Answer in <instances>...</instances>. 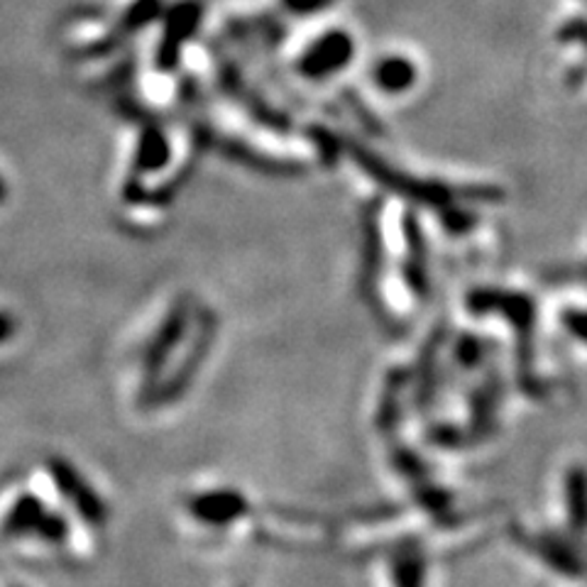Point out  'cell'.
Returning a JSON list of instances; mask_svg holds the SVG:
<instances>
[{
    "instance_id": "obj_8",
    "label": "cell",
    "mask_w": 587,
    "mask_h": 587,
    "mask_svg": "<svg viewBox=\"0 0 587 587\" xmlns=\"http://www.w3.org/2000/svg\"><path fill=\"white\" fill-rule=\"evenodd\" d=\"M287 10L297 15H309V13H319V10L328 8L336 3V0H282Z\"/></svg>"
},
{
    "instance_id": "obj_3",
    "label": "cell",
    "mask_w": 587,
    "mask_h": 587,
    "mask_svg": "<svg viewBox=\"0 0 587 587\" xmlns=\"http://www.w3.org/2000/svg\"><path fill=\"white\" fill-rule=\"evenodd\" d=\"M372 78L385 93H404L416 84V66L407 57H382L372 68Z\"/></svg>"
},
{
    "instance_id": "obj_11",
    "label": "cell",
    "mask_w": 587,
    "mask_h": 587,
    "mask_svg": "<svg viewBox=\"0 0 587 587\" xmlns=\"http://www.w3.org/2000/svg\"><path fill=\"white\" fill-rule=\"evenodd\" d=\"M5 196H8V189H5V184H3V179H0V203H3V201H5Z\"/></svg>"
},
{
    "instance_id": "obj_7",
    "label": "cell",
    "mask_w": 587,
    "mask_h": 587,
    "mask_svg": "<svg viewBox=\"0 0 587 587\" xmlns=\"http://www.w3.org/2000/svg\"><path fill=\"white\" fill-rule=\"evenodd\" d=\"M160 8H162L160 0H140V3H135L130 10H127L123 27L125 29H140V27H145L157 13H160Z\"/></svg>"
},
{
    "instance_id": "obj_5",
    "label": "cell",
    "mask_w": 587,
    "mask_h": 587,
    "mask_svg": "<svg viewBox=\"0 0 587 587\" xmlns=\"http://www.w3.org/2000/svg\"><path fill=\"white\" fill-rule=\"evenodd\" d=\"M166 160H170V147H166L164 135L160 130H147L140 145V157H137L140 170L142 172L160 170V166L166 164Z\"/></svg>"
},
{
    "instance_id": "obj_6",
    "label": "cell",
    "mask_w": 587,
    "mask_h": 587,
    "mask_svg": "<svg viewBox=\"0 0 587 587\" xmlns=\"http://www.w3.org/2000/svg\"><path fill=\"white\" fill-rule=\"evenodd\" d=\"M561 326L567 330V336L587 348V309H563Z\"/></svg>"
},
{
    "instance_id": "obj_2",
    "label": "cell",
    "mask_w": 587,
    "mask_h": 587,
    "mask_svg": "<svg viewBox=\"0 0 587 587\" xmlns=\"http://www.w3.org/2000/svg\"><path fill=\"white\" fill-rule=\"evenodd\" d=\"M201 10L196 3H182L179 8L172 10L170 20H166V29H164V42L157 52V59L164 68H172L176 64V57H179V49L186 42L196 25H199Z\"/></svg>"
},
{
    "instance_id": "obj_9",
    "label": "cell",
    "mask_w": 587,
    "mask_h": 587,
    "mask_svg": "<svg viewBox=\"0 0 587 587\" xmlns=\"http://www.w3.org/2000/svg\"><path fill=\"white\" fill-rule=\"evenodd\" d=\"M561 39L563 42H585L587 45V23L585 20H571L563 29H561Z\"/></svg>"
},
{
    "instance_id": "obj_10",
    "label": "cell",
    "mask_w": 587,
    "mask_h": 587,
    "mask_svg": "<svg viewBox=\"0 0 587 587\" xmlns=\"http://www.w3.org/2000/svg\"><path fill=\"white\" fill-rule=\"evenodd\" d=\"M8 333H10V319L0 313V338H5Z\"/></svg>"
},
{
    "instance_id": "obj_1",
    "label": "cell",
    "mask_w": 587,
    "mask_h": 587,
    "mask_svg": "<svg viewBox=\"0 0 587 587\" xmlns=\"http://www.w3.org/2000/svg\"><path fill=\"white\" fill-rule=\"evenodd\" d=\"M352 57H355V39L342 29H330L316 37V42H311L299 59V72L309 78H326L330 74H338L346 68Z\"/></svg>"
},
{
    "instance_id": "obj_4",
    "label": "cell",
    "mask_w": 587,
    "mask_h": 587,
    "mask_svg": "<svg viewBox=\"0 0 587 587\" xmlns=\"http://www.w3.org/2000/svg\"><path fill=\"white\" fill-rule=\"evenodd\" d=\"M426 561L419 553H397L385 561V587H426Z\"/></svg>"
}]
</instances>
